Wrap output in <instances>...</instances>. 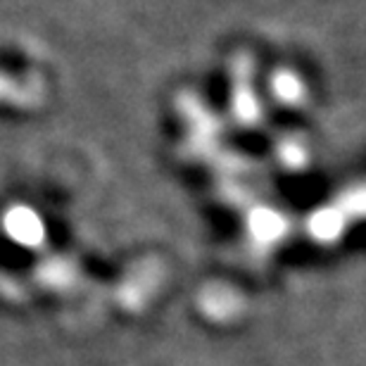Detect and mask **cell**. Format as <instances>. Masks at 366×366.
I'll use <instances>...</instances> for the list:
<instances>
[{
  "instance_id": "obj_1",
  "label": "cell",
  "mask_w": 366,
  "mask_h": 366,
  "mask_svg": "<svg viewBox=\"0 0 366 366\" xmlns=\"http://www.w3.org/2000/svg\"><path fill=\"white\" fill-rule=\"evenodd\" d=\"M272 91H274V95L278 100L285 102V105H297V102L302 100V95H305V86L295 74H292V71L281 69L272 79Z\"/></svg>"
}]
</instances>
